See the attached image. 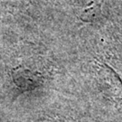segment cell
<instances>
[{
  "instance_id": "obj_1",
  "label": "cell",
  "mask_w": 122,
  "mask_h": 122,
  "mask_svg": "<svg viewBox=\"0 0 122 122\" xmlns=\"http://www.w3.org/2000/svg\"><path fill=\"white\" fill-rule=\"evenodd\" d=\"M101 0H88L81 14V19L84 22H92L100 15Z\"/></svg>"
},
{
  "instance_id": "obj_2",
  "label": "cell",
  "mask_w": 122,
  "mask_h": 122,
  "mask_svg": "<svg viewBox=\"0 0 122 122\" xmlns=\"http://www.w3.org/2000/svg\"><path fill=\"white\" fill-rule=\"evenodd\" d=\"M11 1H15V2H17V3L24 5H29L32 2V0H11Z\"/></svg>"
}]
</instances>
